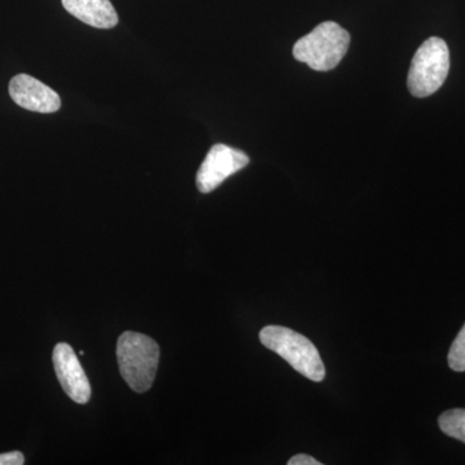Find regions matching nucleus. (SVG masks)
Listing matches in <instances>:
<instances>
[{"instance_id":"nucleus-4","label":"nucleus","mask_w":465,"mask_h":465,"mask_svg":"<svg viewBox=\"0 0 465 465\" xmlns=\"http://www.w3.org/2000/svg\"><path fill=\"white\" fill-rule=\"evenodd\" d=\"M450 70V52L443 39L432 36L416 51L407 85L415 97H428L445 84Z\"/></svg>"},{"instance_id":"nucleus-3","label":"nucleus","mask_w":465,"mask_h":465,"mask_svg":"<svg viewBox=\"0 0 465 465\" xmlns=\"http://www.w3.org/2000/svg\"><path fill=\"white\" fill-rule=\"evenodd\" d=\"M260 341L290 363L299 374L313 381H322L326 370L313 342L302 333L282 326H266L260 331Z\"/></svg>"},{"instance_id":"nucleus-2","label":"nucleus","mask_w":465,"mask_h":465,"mask_svg":"<svg viewBox=\"0 0 465 465\" xmlns=\"http://www.w3.org/2000/svg\"><path fill=\"white\" fill-rule=\"evenodd\" d=\"M351 35L333 21L320 24L293 45V57L317 72H329L347 54Z\"/></svg>"},{"instance_id":"nucleus-5","label":"nucleus","mask_w":465,"mask_h":465,"mask_svg":"<svg viewBox=\"0 0 465 465\" xmlns=\"http://www.w3.org/2000/svg\"><path fill=\"white\" fill-rule=\"evenodd\" d=\"M249 163V155L242 150L232 149L224 143L213 145L198 171V191L204 194L215 191L228 177Z\"/></svg>"},{"instance_id":"nucleus-9","label":"nucleus","mask_w":465,"mask_h":465,"mask_svg":"<svg viewBox=\"0 0 465 465\" xmlns=\"http://www.w3.org/2000/svg\"><path fill=\"white\" fill-rule=\"evenodd\" d=\"M439 424L443 433L465 443V410L454 409L443 412Z\"/></svg>"},{"instance_id":"nucleus-12","label":"nucleus","mask_w":465,"mask_h":465,"mask_svg":"<svg viewBox=\"0 0 465 465\" xmlns=\"http://www.w3.org/2000/svg\"><path fill=\"white\" fill-rule=\"evenodd\" d=\"M289 465H322L320 461L316 460V459L309 457V455L300 454L296 455V457L291 458L289 460Z\"/></svg>"},{"instance_id":"nucleus-7","label":"nucleus","mask_w":465,"mask_h":465,"mask_svg":"<svg viewBox=\"0 0 465 465\" xmlns=\"http://www.w3.org/2000/svg\"><path fill=\"white\" fill-rule=\"evenodd\" d=\"M9 96L18 106L30 112L51 114L61 108V99L57 92L32 75L14 76L9 82Z\"/></svg>"},{"instance_id":"nucleus-11","label":"nucleus","mask_w":465,"mask_h":465,"mask_svg":"<svg viewBox=\"0 0 465 465\" xmlns=\"http://www.w3.org/2000/svg\"><path fill=\"white\" fill-rule=\"evenodd\" d=\"M25 463V457L23 452L11 451L0 454V465H23Z\"/></svg>"},{"instance_id":"nucleus-1","label":"nucleus","mask_w":465,"mask_h":465,"mask_svg":"<svg viewBox=\"0 0 465 465\" xmlns=\"http://www.w3.org/2000/svg\"><path fill=\"white\" fill-rule=\"evenodd\" d=\"M119 371L131 390L143 393L152 388L157 374L159 347L143 333H122L116 345Z\"/></svg>"},{"instance_id":"nucleus-10","label":"nucleus","mask_w":465,"mask_h":465,"mask_svg":"<svg viewBox=\"0 0 465 465\" xmlns=\"http://www.w3.org/2000/svg\"><path fill=\"white\" fill-rule=\"evenodd\" d=\"M449 365L454 371H465V324L450 349Z\"/></svg>"},{"instance_id":"nucleus-6","label":"nucleus","mask_w":465,"mask_h":465,"mask_svg":"<svg viewBox=\"0 0 465 465\" xmlns=\"http://www.w3.org/2000/svg\"><path fill=\"white\" fill-rule=\"evenodd\" d=\"M54 366L67 396L79 405L87 403L91 399V384L74 349L66 342L57 344L54 349Z\"/></svg>"},{"instance_id":"nucleus-8","label":"nucleus","mask_w":465,"mask_h":465,"mask_svg":"<svg viewBox=\"0 0 465 465\" xmlns=\"http://www.w3.org/2000/svg\"><path fill=\"white\" fill-rule=\"evenodd\" d=\"M72 16L97 29H112L118 24V14L110 0H63Z\"/></svg>"}]
</instances>
